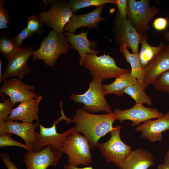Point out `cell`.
Returning a JSON list of instances; mask_svg holds the SVG:
<instances>
[{"instance_id": "obj_1", "label": "cell", "mask_w": 169, "mask_h": 169, "mask_svg": "<svg viewBox=\"0 0 169 169\" xmlns=\"http://www.w3.org/2000/svg\"><path fill=\"white\" fill-rule=\"evenodd\" d=\"M72 119L75 131L83 134L90 149H94L99 139L113 129V125L116 117L114 112L95 114L79 108Z\"/></svg>"}, {"instance_id": "obj_2", "label": "cell", "mask_w": 169, "mask_h": 169, "mask_svg": "<svg viewBox=\"0 0 169 169\" xmlns=\"http://www.w3.org/2000/svg\"><path fill=\"white\" fill-rule=\"evenodd\" d=\"M40 47L34 51L32 61L41 59L46 65L54 67L58 58L64 53H67L70 45L63 33L50 30L46 37L40 44Z\"/></svg>"}, {"instance_id": "obj_3", "label": "cell", "mask_w": 169, "mask_h": 169, "mask_svg": "<svg viewBox=\"0 0 169 169\" xmlns=\"http://www.w3.org/2000/svg\"><path fill=\"white\" fill-rule=\"evenodd\" d=\"M90 149L86 138L75 130L67 136L59 150L67 155L68 165L78 167L92 162Z\"/></svg>"}, {"instance_id": "obj_4", "label": "cell", "mask_w": 169, "mask_h": 169, "mask_svg": "<svg viewBox=\"0 0 169 169\" xmlns=\"http://www.w3.org/2000/svg\"><path fill=\"white\" fill-rule=\"evenodd\" d=\"M102 81L100 77H93L87 90L82 94H72L71 99L75 103L83 104V108L91 113L101 112L112 113L111 107L105 97Z\"/></svg>"}, {"instance_id": "obj_5", "label": "cell", "mask_w": 169, "mask_h": 169, "mask_svg": "<svg viewBox=\"0 0 169 169\" xmlns=\"http://www.w3.org/2000/svg\"><path fill=\"white\" fill-rule=\"evenodd\" d=\"M122 127L114 126L110 132V138L104 143L98 142L96 147L108 163H112L120 169L126 158L131 151V147L125 143L120 136Z\"/></svg>"}, {"instance_id": "obj_6", "label": "cell", "mask_w": 169, "mask_h": 169, "mask_svg": "<svg viewBox=\"0 0 169 169\" xmlns=\"http://www.w3.org/2000/svg\"><path fill=\"white\" fill-rule=\"evenodd\" d=\"M83 66L89 70L92 76L100 77L102 80L115 78L121 74L130 72L129 69L118 66L113 58L108 54L98 56L95 54H87Z\"/></svg>"}, {"instance_id": "obj_7", "label": "cell", "mask_w": 169, "mask_h": 169, "mask_svg": "<svg viewBox=\"0 0 169 169\" xmlns=\"http://www.w3.org/2000/svg\"><path fill=\"white\" fill-rule=\"evenodd\" d=\"M127 6V18L137 31L143 35L150 29L149 22L157 14L159 9L151 6L149 0H128Z\"/></svg>"}, {"instance_id": "obj_8", "label": "cell", "mask_w": 169, "mask_h": 169, "mask_svg": "<svg viewBox=\"0 0 169 169\" xmlns=\"http://www.w3.org/2000/svg\"><path fill=\"white\" fill-rule=\"evenodd\" d=\"M61 114V116L54 121L50 127H45L38 122L39 132H37V141L33 146V151H38L48 145H50L52 151L59 150L67 136L75 130L73 127L62 133L57 132V124L62 120H65L67 124L72 122V119L67 117L64 112Z\"/></svg>"}, {"instance_id": "obj_9", "label": "cell", "mask_w": 169, "mask_h": 169, "mask_svg": "<svg viewBox=\"0 0 169 169\" xmlns=\"http://www.w3.org/2000/svg\"><path fill=\"white\" fill-rule=\"evenodd\" d=\"M73 13L68 2L58 1L51 4L48 11L41 12L38 17L46 26L51 28L55 32L63 33Z\"/></svg>"}, {"instance_id": "obj_10", "label": "cell", "mask_w": 169, "mask_h": 169, "mask_svg": "<svg viewBox=\"0 0 169 169\" xmlns=\"http://www.w3.org/2000/svg\"><path fill=\"white\" fill-rule=\"evenodd\" d=\"M113 31L116 43L120 45L125 44L133 53H139V45L142 36L136 29L127 18L121 19L117 12L113 23Z\"/></svg>"}, {"instance_id": "obj_11", "label": "cell", "mask_w": 169, "mask_h": 169, "mask_svg": "<svg viewBox=\"0 0 169 169\" xmlns=\"http://www.w3.org/2000/svg\"><path fill=\"white\" fill-rule=\"evenodd\" d=\"M62 153L59 150L52 151L48 145L38 151H28L24 155L26 169H47L59 163Z\"/></svg>"}, {"instance_id": "obj_12", "label": "cell", "mask_w": 169, "mask_h": 169, "mask_svg": "<svg viewBox=\"0 0 169 169\" xmlns=\"http://www.w3.org/2000/svg\"><path fill=\"white\" fill-rule=\"evenodd\" d=\"M113 112L116 115V120L121 123L125 120L131 121L130 125L133 127L141 122L161 118L165 115L156 108L146 107L140 103L135 104L132 108L123 110L115 109Z\"/></svg>"}, {"instance_id": "obj_13", "label": "cell", "mask_w": 169, "mask_h": 169, "mask_svg": "<svg viewBox=\"0 0 169 169\" xmlns=\"http://www.w3.org/2000/svg\"><path fill=\"white\" fill-rule=\"evenodd\" d=\"M0 90L1 95H6L9 96L14 104L28 99L36 98L38 96L33 85L25 84L21 80L16 78L4 80Z\"/></svg>"}, {"instance_id": "obj_14", "label": "cell", "mask_w": 169, "mask_h": 169, "mask_svg": "<svg viewBox=\"0 0 169 169\" xmlns=\"http://www.w3.org/2000/svg\"><path fill=\"white\" fill-rule=\"evenodd\" d=\"M31 45L23 47L19 52L12 56L8 60L5 68L3 81L8 78L17 77L21 80L31 71L30 65L27 61L33 52Z\"/></svg>"}, {"instance_id": "obj_15", "label": "cell", "mask_w": 169, "mask_h": 169, "mask_svg": "<svg viewBox=\"0 0 169 169\" xmlns=\"http://www.w3.org/2000/svg\"><path fill=\"white\" fill-rule=\"evenodd\" d=\"M145 90L161 74L169 71V45L156 54L144 67Z\"/></svg>"}, {"instance_id": "obj_16", "label": "cell", "mask_w": 169, "mask_h": 169, "mask_svg": "<svg viewBox=\"0 0 169 169\" xmlns=\"http://www.w3.org/2000/svg\"><path fill=\"white\" fill-rule=\"evenodd\" d=\"M169 130V111L161 118L149 120L136 127L134 130L141 132L140 137L151 142L160 141L163 139L162 133Z\"/></svg>"}, {"instance_id": "obj_17", "label": "cell", "mask_w": 169, "mask_h": 169, "mask_svg": "<svg viewBox=\"0 0 169 169\" xmlns=\"http://www.w3.org/2000/svg\"><path fill=\"white\" fill-rule=\"evenodd\" d=\"M42 96L28 99L20 103L14 108L6 121L19 120L22 122L32 123L34 120L39 122L38 117L40 103Z\"/></svg>"}, {"instance_id": "obj_18", "label": "cell", "mask_w": 169, "mask_h": 169, "mask_svg": "<svg viewBox=\"0 0 169 169\" xmlns=\"http://www.w3.org/2000/svg\"><path fill=\"white\" fill-rule=\"evenodd\" d=\"M104 5L96 7L93 11L84 14L78 15L73 13L69 22L64 27L63 32L74 33L78 28L86 27L99 30L98 24L100 22L106 20V18L101 17V13L104 8Z\"/></svg>"}, {"instance_id": "obj_19", "label": "cell", "mask_w": 169, "mask_h": 169, "mask_svg": "<svg viewBox=\"0 0 169 169\" xmlns=\"http://www.w3.org/2000/svg\"><path fill=\"white\" fill-rule=\"evenodd\" d=\"M83 30V29L78 35H75L73 33L63 32L68 41L71 44L70 48L76 50L79 53L80 58L79 64L80 66H83L86 56L87 54H94L98 55L99 54L98 51L93 49L97 47V42L90 41L87 37L88 30L85 32H84Z\"/></svg>"}, {"instance_id": "obj_20", "label": "cell", "mask_w": 169, "mask_h": 169, "mask_svg": "<svg viewBox=\"0 0 169 169\" xmlns=\"http://www.w3.org/2000/svg\"><path fill=\"white\" fill-rule=\"evenodd\" d=\"M6 134H13L22 138L25 144L33 147L37 141V132L35 130L39 126L38 122L19 123L14 121H6Z\"/></svg>"}, {"instance_id": "obj_21", "label": "cell", "mask_w": 169, "mask_h": 169, "mask_svg": "<svg viewBox=\"0 0 169 169\" xmlns=\"http://www.w3.org/2000/svg\"><path fill=\"white\" fill-rule=\"evenodd\" d=\"M154 164L153 155L139 148L131 151L124 160L122 169H148Z\"/></svg>"}, {"instance_id": "obj_22", "label": "cell", "mask_w": 169, "mask_h": 169, "mask_svg": "<svg viewBox=\"0 0 169 169\" xmlns=\"http://www.w3.org/2000/svg\"><path fill=\"white\" fill-rule=\"evenodd\" d=\"M119 49L127 62L131 65V74L137 79L138 83L145 90L144 86V69L140 60L139 53H130L125 44L120 45Z\"/></svg>"}, {"instance_id": "obj_23", "label": "cell", "mask_w": 169, "mask_h": 169, "mask_svg": "<svg viewBox=\"0 0 169 169\" xmlns=\"http://www.w3.org/2000/svg\"><path fill=\"white\" fill-rule=\"evenodd\" d=\"M137 82V79L132 76L130 72L119 75L109 84H103V89L105 95L112 94L121 96L124 94L123 91L125 89Z\"/></svg>"}, {"instance_id": "obj_24", "label": "cell", "mask_w": 169, "mask_h": 169, "mask_svg": "<svg viewBox=\"0 0 169 169\" xmlns=\"http://www.w3.org/2000/svg\"><path fill=\"white\" fill-rule=\"evenodd\" d=\"M148 38V36L146 33L142 36L140 42L141 47L139 53L140 60L144 67L166 46V44L163 42L157 46H151L147 42Z\"/></svg>"}, {"instance_id": "obj_25", "label": "cell", "mask_w": 169, "mask_h": 169, "mask_svg": "<svg viewBox=\"0 0 169 169\" xmlns=\"http://www.w3.org/2000/svg\"><path fill=\"white\" fill-rule=\"evenodd\" d=\"M22 48L17 46L14 42V38L9 34L6 33H0V52L7 60H8Z\"/></svg>"}, {"instance_id": "obj_26", "label": "cell", "mask_w": 169, "mask_h": 169, "mask_svg": "<svg viewBox=\"0 0 169 169\" xmlns=\"http://www.w3.org/2000/svg\"><path fill=\"white\" fill-rule=\"evenodd\" d=\"M145 90L138 82L126 88L123 92L132 98L135 104H146L149 106L151 105V100Z\"/></svg>"}, {"instance_id": "obj_27", "label": "cell", "mask_w": 169, "mask_h": 169, "mask_svg": "<svg viewBox=\"0 0 169 169\" xmlns=\"http://www.w3.org/2000/svg\"><path fill=\"white\" fill-rule=\"evenodd\" d=\"M68 2L73 13L86 7L95 6L97 7L109 3L115 5V0H69Z\"/></svg>"}, {"instance_id": "obj_28", "label": "cell", "mask_w": 169, "mask_h": 169, "mask_svg": "<svg viewBox=\"0 0 169 169\" xmlns=\"http://www.w3.org/2000/svg\"><path fill=\"white\" fill-rule=\"evenodd\" d=\"M26 21L27 22V28L33 34L40 35L43 33L44 23L39 17L34 15L27 16Z\"/></svg>"}, {"instance_id": "obj_29", "label": "cell", "mask_w": 169, "mask_h": 169, "mask_svg": "<svg viewBox=\"0 0 169 169\" xmlns=\"http://www.w3.org/2000/svg\"><path fill=\"white\" fill-rule=\"evenodd\" d=\"M152 84L156 90L169 95V71L159 75Z\"/></svg>"}, {"instance_id": "obj_30", "label": "cell", "mask_w": 169, "mask_h": 169, "mask_svg": "<svg viewBox=\"0 0 169 169\" xmlns=\"http://www.w3.org/2000/svg\"><path fill=\"white\" fill-rule=\"evenodd\" d=\"M11 134H8L0 136V148L15 146L26 149L28 151H33V149L32 147L13 139L11 137Z\"/></svg>"}, {"instance_id": "obj_31", "label": "cell", "mask_w": 169, "mask_h": 169, "mask_svg": "<svg viewBox=\"0 0 169 169\" xmlns=\"http://www.w3.org/2000/svg\"><path fill=\"white\" fill-rule=\"evenodd\" d=\"M16 104L13 103L9 98L3 100L0 103V119L6 121L11 113Z\"/></svg>"}, {"instance_id": "obj_32", "label": "cell", "mask_w": 169, "mask_h": 169, "mask_svg": "<svg viewBox=\"0 0 169 169\" xmlns=\"http://www.w3.org/2000/svg\"><path fill=\"white\" fill-rule=\"evenodd\" d=\"M6 0H0V29L9 30L8 23L12 25L8 11L3 8Z\"/></svg>"}, {"instance_id": "obj_33", "label": "cell", "mask_w": 169, "mask_h": 169, "mask_svg": "<svg viewBox=\"0 0 169 169\" xmlns=\"http://www.w3.org/2000/svg\"><path fill=\"white\" fill-rule=\"evenodd\" d=\"M33 34L26 27H24L18 34L14 38V42L18 47L22 48V44L23 40L27 38H31Z\"/></svg>"}, {"instance_id": "obj_34", "label": "cell", "mask_w": 169, "mask_h": 169, "mask_svg": "<svg viewBox=\"0 0 169 169\" xmlns=\"http://www.w3.org/2000/svg\"><path fill=\"white\" fill-rule=\"evenodd\" d=\"M169 24L167 18L160 17L155 19L153 23L154 29L157 31H161L166 30Z\"/></svg>"}, {"instance_id": "obj_35", "label": "cell", "mask_w": 169, "mask_h": 169, "mask_svg": "<svg viewBox=\"0 0 169 169\" xmlns=\"http://www.w3.org/2000/svg\"><path fill=\"white\" fill-rule=\"evenodd\" d=\"M115 5L118 9V12L120 18L123 19H127L128 11L127 0H115Z\"/></svg>"}, {"instance_id": "obj_36", "label": "cell", "mask_w": 169, "mask_h": 169, "mask_svg": "<svg viewBox=\"0 0 169 169\" xmlns=\"http://www.w3.org/2000/svg\"><path fill=\"white\" fill-rule=\"evenodd\" d=\"M0 156L1 161L7 169H18L15 163L10 160L8 153L2 152L0 153Z\"/></svg>"}, {"instance_id": "obj_37", "label": "cell", "mask_w": 169, "mask_h": 169, "mask_svg": "<svg viewBox=\"0 0 169 169\" xmlns=\"http://www.w3.org/2000/svg\"><path fill=\"white\" fill-rule=\"evenodd\" d=\"M5 121L0 119V136L6 134Z\"/></svg>"}, {"instance_id": "obj_38", "label": "cell", "mask_w": 169, "mask_h": 169, "mask_svg": "<svg viewBox=\"0 0 169 169\" xmlns=\"http://www.w3.org/2000/svg\"><path fill=\"white\" fill-rule=\"evenodd\" d=\"M64 169H95L92 166H90L83 168H79L74 166H71L68 164H64L63 166Z\"/></svg>"}, {"instance_id": "obj_39", "label": "cell", "mask_w": 169, "mask_h": 169, "mask_svg": "<svg viewBox=\"0 0 169 169\" xmlns=\"http://www.w3.org/2000/svg\"><path fill=\"white\" fill-rule=\"evenodd\" d=\"M157 169H169V164L164 162L159 165Z\"/></svg>"}, {"instance_id": "obj_40", "label": "cell", "mask_w": 169, "mask_h": 169, "mask_svg": "<svg viewBox=\"0 0 169 169\" xmlns=\"http://www.w3.org/2000/svg\"><path fill=\"white\" fill-rule=\"evenodd\" d=\"M3 66V62L1 59H0V82H3V78L4 75L2 71V68Z\"/></svg>"}, {"instance_id": "obj_41", "label": "cell", "mask_w": 169, "mask_h": 169, "mask_svg": "<svg viewBox=\"0 0 169 169\" xmlns=\"http://www.w3.org/2000/svg\"><path fill=\"white\" fill-rule=\"evenodd\" d=\"M59 0H43V1L44 5L47 6L49 5L52 4L53 3L58 2Z\"/></svg>"}, {"instance_id": "obj_42", "label": "cell", "mask_w": 169, "mask_h": 169, "mask_svg": "<svg viewBox=\"0 0 169 169\" xmlns=\"http://www.w3.org/2000/svg\"><path fill=\"white\" fill-rule=\"evenodd\" d=\"M164 162L169 164V149L167 152L164 158Z\"/></svg>"}, {"instance_id": "obj_43", "label": "cell", "mask_w": 169, "mask_h": 169, "mask_svg": "<svg viewBox=\"0 0 169 169\" xmlns=\"http://www.w3.org/2000/svg\"><path fill=\"white\" fill-rule=\"evenodd\" d=\"M164 36L166 40L169 42V31L165 33Z\"/></svg>"}]
</instances>
